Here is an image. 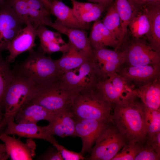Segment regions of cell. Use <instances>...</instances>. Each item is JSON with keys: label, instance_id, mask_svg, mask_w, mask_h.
Masks as SVG:
<instances>
[{"label": "cell", "instance_id": "1", "mask_svg": "<svg viewBox=\"0 0 160 160\" xmlns=\"http://www.w3.org/2000/svg\"><path fill=\"white\" fill-rule=\"evenodd\" d=\"M146 107L133 92L124 99L113 104L111 121L128 142H139L147 135Z\"/></svg>", "mask_w": 160, "mask_h": 160}, {"label": "cell", "instance_id": "2", "mask_svg": "<svg viewBox=\"0 0 160 160\" xmlns=\"http://www.w3.org/2000/svg\"><path fill=\"white\" fill-rule=\"evenodd\" d=\"M12 71V79L4 98V113L0 122V132L9 121L15 120L16 114L32 100L37 91L38 84L27 77Z\"/></svg>", "mask_w": 160, "mask_h": 160}, {"label": "cell", "instance_id": "3", "mask_svg": "<svg viewBox=\"0 0 160 160\" xmlns=\"http://www.w3.org/2000/svg\"><path fill=\"white\" fill-rule=\"evenodd\" d=\"M27 57L15 66L12 70L39 85L60 80L62 76L55 60L47 56L40 49L29 51Z\"/></svg>", "mask_w": 160, "mask_h": 160}, {"label": "cell", "instance_id": "4", "mask_svg": "<svg viewBox=\"0 0 160 160\" xmlns=\"http://www.w3.org/2000/svg\"><path fill=\"white\" fill-rule=\"evenodd\" d=\"M113 107L95 87L76 95L70 109L75 119L110 121Z\"/></svg>", "mask_w": 160, "mask_h": 160}, {"label": "cell", "instance_id": "5", "mask_svg": "<svg viewBox=\"0 0 160 160\" xmlns=\"http://www.w3.org/2000/svg\"><path fill=\"white\" fill-rule=\"evenodd\" d=\"M128 142L112 121L102 131L86 159L112 160Z\"/></svg>", "mask_w": 160, "mask_h": 160}, {"label": "cell", "instance_id": "6", "mask_svg": "<svg viewBox=\"0 0 160 160\" xmlns=\"http://www.w3.org/2000/svg\"><path fill=\"white\" fill-rule=\"evenodd\" d=\"M75 96L59 80L50 84L38 85L37 93L31 102L56 112L70 108Z\"/></svg>", "mask_w": 160, "mask_h": 160}, {"label": "cell", "instance_id": "7", "mask_svg": "<svg viewBox=\"0 0 160 160\" xmlns=\"http://www.w3.org/2000/svg\"><path fill=\"white\" fill-rule=\"evenodd\" d=\"M60 80L75 96L96 87L101 79L90 60L79 67L64 73Z\"/></svg>", "mask_w": 160, "mask_h": 160}, {"label": "cell", "instance_id": "8", "mask_svg": "<svg viewBox=\"0 0 160 160\" xmlns=\"http://www.w3.org/2000/svg\"><path fill=\"white\" fill-rule=\"evenodd\" d=\"M93 54L92 62L101 80L118 73L125 63V49L120 52L101 47L93 49Z\"/></svg>", "mask_w": 160, "mask_h": 160}, {"label": "cell", "instance_id": "9", "mask_svg": "<svg viewBox=\"0 0 160 160\" xmlns=\"http://www.w3.org/2000/svg\"><path fill=\"white\" fill-rule=\"evenodd\" d=\"M24 24L8 1L5 0L0 5V54L8 50L11 41Z\"/></svg>", "mask_w": 160, "mask_h": 160}, {"label": "cell", "instance_id": "10", "mask_svg": "<svg viewBox=\"0 0 160 160\" xmlns=\"http://www.w3.org/2000/svg\"><path fill=\"white\" fill-rule=\"evenodd\" d=\"M136 40L125 49V64L127 66H136L160 64V52L145 41Z\"/></svg>", "mask_w": 160, "mask_h": 160}, {"label": "cell", "instance_id": "11", "mask_svg": "<svg viewBox=\"0 0 160 160\" xmlns=\"http://www.w3.org/2000/svg\"><path fill=\"white\" fill-rule=\"evenodd\" d=\"M96 88L105 99L113 104L125 98L135 89L117 73L100 81Z\"/></svg>", "mask_w": 160, "mask_h": 160}, {"label": "cell", "instance_id": "12", "mask_svg": "<svg viewBox=\"0 0 160 160\" xmlns=\"http://www.w3.org/2000/svg\"><path fill=\"white\" fill-rule=\"evenodd\" d=\"M117 73L135 89L160 79V64L126 66Z\"/></svg>", "mask_w": 160, "mask_h": 160}, {"label": "cell", "instance_id": "13", "mask_svg": "<svg viewBox=\"0 0 160 160\" xmlns=\"http://www.w3.org/2000/svg\"><path fill=\"white\" fill-rule=\"evenodd\" d=\"M75 119V135L81 139L82 148L80 153L84 155L91 151L102 131L110 121Z\"/></svg>", "mask_w": 160, "mask_h": 160}, {"label": "cell", "instance_id": "14", "mask_svg": "<svg viewBox=\"0 0 160 160\" xmlns=\"http://www.w3.org/2000/svg\"><path fill=\"white\" fill-rule=\"evenodd\" d=\"M8 135H17L20 137L46 140L53 145L57 142L49 133L47 126H41L35 123H17L9 121L1 132Z\"/></svg>", "mask_w": 160, "mask_h": 160}, {"label": "cell", "instance_id": "15", "mask_svg": "<svg viewBox=\"0 0 160 160\" xmlns=\"http://www.w3.org/2000/svg\"><path fill=\"white\" fill-rule=\"evenodd\" d=\"M25 24L26 26L18 32L9 45L8 50L9 54L5 60L9 63L14 62L19 55L29 52L36 46V28L30 22Z\"/></svg>", "mask_w": 160, "mask_h": 160}, {"label": "cell", "instance_id": "16", "mask_svg": "<svg viewBox=\"0 0 160 160\" xmlns=\"http://www.w3.org/2000/svg\"><path fill=\"white\" fill-rule=\"evenodd\" d=\"M0 140L4 143L12 160H31L36 155V145L33 139L28 138L23 143L20 138L1 132Z\"/></svg>", "mask_w": 160, "mask_h": 160}, {"label": "cell", "instance_id": "17", "mask_svg": "<svg viewBox=\"0 0 160 160\" xmlns=\"http://www.w3.org/2000/svg\"><path fill=\"white\" fill-rule=\"evenodd\" d=\"M7 0L25 24L30 22L36 29L41 25L49 26L52 22L49 12L35 9L30 7L25 0Z\"/></svg>", "mask_w": 160, "mask_h": 160}, {"label": "cell", "instance_id": "18", "mask_svg": "<svg viewBox=\"0 0 160 160\" xmlns=\"http://www.w3.org/2000/svg\"><path fill=\"white\" fill-rule=\"evenodd\" d=\"M47 126L49 133L53 136L56 135L62 138L76 137L75 120L70 108L57 112Z\"/></svg>", "mask_w": 160, "mask_h": 160}, {"label": "cell", "instance_id": "19", "mask_svg": "<svg viewBox=\"0 0 160 160\" xmlns=\"http://www.w3.org/2000/svg\"><path fill=\"white\" fill-rule=\"evenodd\" d=\"M49 11L50 14L57 17V20L66 27L86 30L90 28V23H84L80 21L72 8L60 0H51Z\"/></svg>", "mask_w": 160, "mask_h": 160}, {"label": "cell", "instance_id": "20", "mask_svg": "<svg viewBox=\"0 0 160 160\" xmlns=\"http://www.w3.org/2000/svg\"><path fill=\"white\" fill-rule=\"evenodd\" d=\"M36 30L40 41L38 49L45 54L50 55L57 52L63 53L67 49L68 44L63 39L59 32L50 31L44 25L39 26Z\"/></svg>", "mask_w": 160, "mask_h": 160}, {"label": "cell", "instance_id": "21", "mask_svg": "<svg viewBox=\"0 0 160 160\" xmlns=\"http://www.w3.org/2000/svg\"><path fill=\"white\" fill-rule=\"evenodd\" d=\"M50 27L60 33L66 36L69 41L79 49L84 52L92 61L93 59L92 48L86 30L66 27L57 20L52 24Z\"/></svg>", "mask_w": 160, "mask_h": 160}, {"label": "cell", "instance_id": "22", "mask_svg": "<svg viewBox=\"0 0 160 160\" xmlns=\"http://www.w3.org/2000/svg\"><path fill=\"white\" fill-rule=\"evenodd\" d=\"M56 112L31 101L16 114L15 121L17 123L37 124L39 121L45 120L49 123L53 119Z\"/></svg>", "mask_w": 160, "mask_h": 160}, {"label": "cell", "instance_id": "23", "mask_svg": "<svg viewBox=\"0 0 160 160\" xmlns=\"http://www.w3.org/2000/svg\"><path fill=\"white\" fill-rule=\"evenodd\" d=\"M88 39L92 49L109 46L118 50L120 47L118 40L99 19L94 22Z\"/></svg>", "mask_w": 160, "mask_h": 160}, {"label": "cell", "instance_id": "24", "mask_svg": "<svg viewBox=\"0 0 160 160\" xmlns=\"http://www.w3.org/2000/svg\"><path fill=\"white\" fill-rule=\"evenodd\" d=\"M68 43L67 49L63 52L59 59L55 60L62 76L64 73L75 69L90 60L84 52L76 47L70 41H69Z\"/></svg>", "mask_w": 160, "mask_h": 160}, {"label": "cell", "instance_id": "25", "mask_svg": "<svg viewBox=\"0 0 160 160\" xmlns=\"http://www.w3.org/2000/svg\"><path fill=\"white\" fill-rule=\"evenodd\" d=\"M134 90L146 107L160 109V79L135 88Z\"/></svg>", "mask_w": 160, "mask_h": 160}, {"label": "cell", "instance_id": "26", "mask_svg": "<svg viewBox=\"0 0 160 160\" xmlns=\"http://www.w3.org/2000/svg\"><path fill=\"white\" fill-rule=\"evenodd\" d=\"M128 27L131 34L136 39L147 35L150 28V20L145 6L143 5L136 9Z\"/></svg>", "mask_w": 160, "mask_h": 160}, {"label": "cell", "instance_id": "27", "mask_svg": "<svg viewBox=\"0 0 160 160\" xmlns=\"http://www.w3.org/2000/svg\"><path fill=\"white\" fill-rule=\"evenodd\" d=\"M146 7L150 20V28L146 36L151 46L160 52V6H147Z\"/></svg>", "mask_w": 160, "mask_h": 160}, {"label": "cell", "instance_id": "28", "mask_svg": "<svg viewBox=\"0 0 160 160\" xmlns=\"http://www.w3.org/2000/svg\"><path fill=\"white\" fill-rule=\"evenodd\" d=\"M117 11L120 17L121 31V42L122 44L127 33L128 26L137 8L129 0H115Z\"/></svg>", "mask_w": 160, "mask_h": 160}, {"label": "cell", "instance_id": "29", "mask_svg": "<svg viewBox=\"0 0 160 160\" xmlns=\"http://www.w3.org/2000/svg\"><path fill=\"white\" fill-rule=\"evenodd\" d=\"M12 76L9 63L0 54V122L4 113V100L6 91Z\"/></svg>", "mask_w": 160, "mask_h": 160}, {"label": "cell", "instance_id": "30", "mask_svg": "<svg viewBox=\"0 0 160 160\" xmlns=\"http://www.w3.org/2000/svg\"><path fill=\"white\" fill-rule=\"evenodd\" d=\"M102 23L121 45L120 20L114 3L109 7Z\"/></svg>", "mask_w": 160, "mask_h": 160}, {"label": "cell", "instance_id": "31", "mask_svg": "<svg viewBox=\"0 0 160 160\" xmlns=\"http://www.w3.org/2000/svg\"><path fill=\"white\" fill-rule=\"evenodd\" d=\"M145 120L147 136L160 132V109H153L146 107Z\"/></svg>", "mask_w": 160, "mask_h": 160}, {"label": "cell", "instance_id": "32", "mask_svg": "<svg viewBox=\"0 0 160 160\" xmlns=\"http://www.w3.org/2000/svg\"><path fill=\"white\" fill-rule=\"evenodd\" d=\"M140 148L139 142H128L112 160H134Z\"/></svg>", "mask_w": 160, "mask_h": 160}, {"label": "cell", "instance_id": "33", "mask_svg": "<svg viewBox=\"0 0 160 160\" xmlns=\"http://www.w3.org/2000/svg\"><path fill=\"white\" fill-rule=\"evenodd\" d=\"M139 143L140 150L134 160L160 159V155L158 154L151 146L147 141L146 137Z\"/></svg>", "mask_w": 160, "mask_h": 160}, {"label": "cell", "instance_id": "34", "mask_svg": "<svg viewBox=\"0 0 160 160\" xmlns=\"http://www.w3.org/2000/svg\"><path fill=\"white\" fill-rule=\"evenodd\" d=\"M106 7L101 4H97L91 9L77 16L81 22L90 23L99 19Z\"/></svg>", "mask_w": 160, "mask_h": 160}, {"label": "cell", "instance_id": "35", "mask_svg": "<svg viewBox=\"0 0 160 160\" xmlns=\"http://www.w3.org/2000/svg\"><path fill=\"white\" fill-rule=\"evenodd\" d=\"M53 145L60 153L63 160H83L86 159L80 152L77 153L68 150L59 144L58 142Z\"/></svg>", "mask_w": 160, "mask_h": 160}, {"label": "cell", "instance_id": "36", "mask_svg": "<svg viewBox=\"0 0 160 160\" xmlns=\"http://www.w3.org/2000/svg\"><path fill=\"white\" fill-rule=\"evenodd\" d=\"M73 11L76 16L91 9L97 3L92 2H83L76 0H70Z\"/></svg>", "mask_w": 160, "mask_h": 160}, {"label": "cell", "instance_id": "37", "mask_svg": "<svg viewBox=\"0 0 160 160\" xmlns=\"http://www.w3.org/2000/svg\"><path fill=\"white\" fill-rule=\"evenodd\" d=\"M48 148L43 154L38 156L37 159L43 160H63L60 153L56 148Z\"/></svg>", "mask_w": 160, "mask_h": 160}, {"label": "cell", "instance_id": "38", "mask_svg": "<svg viewBox=\"0 0 160 160\" xmlns=\"http://www.w3.org/2000/svg\"><path fill=\"white\" fill-rule=\"evenodd\" d=\"M147 141L152 148L160 155V132L150 136H146Z\"/></svg>", "mask_w": 160, "mask_h": 160}, {"label": "cell", "instance_id": "39", "mask_svg": "<svg viewBox=\"0 0 160 160\" xmlns=\"http://www.w3.org/2000/svg\"><path fill=\"white\" fill-rule=\"evenodd\" d=\"M30 7L41 12H49L44 2L41 0H25ZM50 13V12H49Z\"/></svg>", "mask_w": 160, "mask_h": 160}, {"label": "cell", "instance_id": "40", "mask_svg": "<svg viewBox=\"0 0 160 160\" xmlns=\"http://www.w3.org/2000/svg\"><path fill=\"white\" fill-rule=\"evenodd\" d=\"M4 144H0V160H6L9 158Z\"/></svg>", "mask_w": 160, "mask_h": 160}, {"label": "cell", "instance_id": "41", "mask_svg": "<svg viewBox=\"0 0 160 160\" xmlns=\"http://www.w3.org/2000/svg\"><path fill=\"white\" fill-rule=\"evenodd\" d=\"M91 2L97 3L102 5L106 8L110 6L113 0H87Z\"/></svg>", "mask_w": 160, "mask_h": 160}, {"label": "cell", "instance_id": "42", "mask_svg": "<svg viewBox=\"0 0 160 160\" xmlns=\"http://www.w3.org/2000/svg\"><path fill=\"white\" fill-rule=\"evenodd\" d=\"M132 5L135 8L138 9L142 6L144 0H129Z\"/></svg>", "mask_w": 160, "mask_h": 160}, {"label": "cell", "instance_id": "43", "mask_svg": "<svg viewBox=\"0 0 160 160\" xmlns=\"http://www.w3.org/2000/svg\"><path fill=\"white\" fill-rule=\"evenodd\" d=\"M160 0H144L143 5L147 6L160 5Z\"/></svg>", "mask_w": 160, "mask_h": 160}, {"label": "cell", "instance_id": "44", "mask_svg": "<svg viewBox=\"0 0 160 160\" xmlns=\"http://www.w3.org/2000/svg\"><path fill=\"white\" fill-rule=\"evenodd\" d=\"M51 0H44L45 6L46 8L49 10Z\"/></svg>", "mask_w": 160, "mask_h": 160}, {"label": "cell", "instance_id": "45", "mask_svg": "<svg viewBox=\"0 0 160 160\" xmlns=\"http://www.w3.org/2000/svg\"><path fill=\"white\" fill-rule=\"evenodd\" d=\"M5 0H0V5L2 4L4 2Z\"/></svg>", "mask_w": 160, "mask_h": 160}]
</instances>
